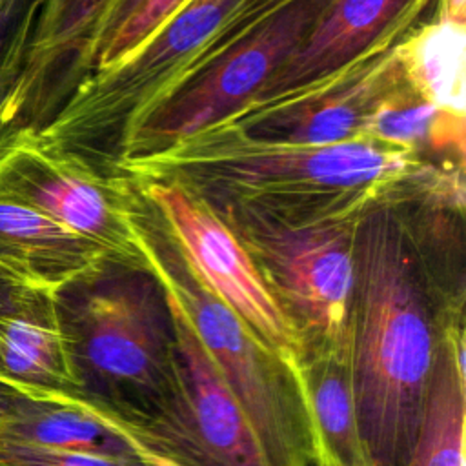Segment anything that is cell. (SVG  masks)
Returning a JSON list of instances; mask_svg holds the SVG:
<instances>
[{"label":"cell","instance_id":"6da1fadb","mask_svg":"<svg viewBox=\"0 0 466 466\" xmlns=\"http://www.w3.org/2000/svg\"><path fill=\"white\" fill-rule=\"evenodd\" d=\"M111 167L131 182H177L209 206H242L295 226L353 224L377 206L422 198L464 204L462 167L364 137L329 146L268 142L228 120Z\"/></svg>","mask_w":466,"mask_h":466},{"label":"cell","instance_id":"7a4b0ae2","mask_svg":"<svg viewBox=\"0 0 466 466\" xmlns=\"http://www.w3.org/2000/svg\"><path fill=\"white\" fill-rule=\"evenodd\" d=\"M399 206H377L353 228L350 370L370 466H406L448 320Z\"/></svg>","mask_w":466,"mask_h":466},{"label":"cell","instance_id":"3957f363","mask_svg":"<svg viewBox=\"0 0 466 466\" xmlns=\"http://www.w3.org/2000/svg\"><path fill=\"white\" fill-rule=\"evenodd\" d=\"M53 299L76 400L138 444L197 466L173 315L144 260H107Z\"/></svg>","mask_w":466,"mask_h":466},{"label":"cell","instance_id":"277c9868","mask_svg":"<svg viewBox=\"0 0 466 466\" xmlns=\"http://www.w3.org/2000/svg\"><path fill=\"white\" fill-rule=\"evenodd\" d=\"M133 242L166 297L195 329L255 430L269 466L315 464V433L300 370L258 339L195 275L155 211L144 209L142 197L133 215Z\"/></svg>","mask_w":466,"mask_h":466},{"label":"cell","instance_id":"5b68a950","mask_svg":"<svg viewBox=\"0 0 466 466\" xmlns=\"http://www.w3.org/2000/svg\"><path fill=\"white\" fill-rule=\"evenodd\" d=\"M242 0H187L118 62L91 69L51 120L42 144L102 169L116 144L167 95Z\"/></svg>","mask_w":466,"mask_h":466},{"label":"cell","instance_id":"8992f818","mask_svg":"<svg viewBox=\"0 0 466 466\" xmlns=\"http://www.w3.org/2000/svg\"><path fill=\"white\" fill-rule=\"evenodd\" d=\"M209 208L260 271L297 337L300 360L350 359L355 222L295 226L242 206Z\"/></svg>","mask_w":466,"mask_h":466},{"label":"cell","instance_id":"52a82bcc","mask_svg":"<svg viewBox=\"0 0 466 466\" xmlns=\"http://www.w3.org/2000/svg\"><path fill=\"white\" fill-rule=\"evenodd\" d=\"M329 4L331 0H282L157 104L116 144L107 167L160 151L251 102L300 47Z\"/></svg>","mask_w":466,"mask_h":466},{"label":"cell","instance_id":"ba28073f","mask_svg":"<svg viewBox=\"0 0 466 466\" xmlns=\"http://www.w3.org/2000/svg\"><path fill=\"white\" fill-rule=\"evenodd\" d=\"M0 198L53 218L115 260L142 262L133 242L137 186L126 175L42 144L33 127L0 137Z\"/></svg>","mask_w":466,"mask_h":466},{"label":"cell","instance_id":"9c48e42d","mask_svg":"<svg viewBox=\"0 0 466 466\" xmlns=\"http://www.w3.org/2000/svg\"><path fill=\"white\" fill-rule=\"evenodd\" d=\"M195 275L286 362L300 370L297 337L255 262L198 197L177 182H133Z\"/></svg>","mask_w":466,"mask_h":466},{"label":"cell","instance_id":"30bf717a","mask_svg":"<svg viewBox=\"0 0 466 466\" xmlns=\"http://www.w3.org/2000/svg\"><path fill=\"white\" fill-rule=\"evenodd\" d=\"M400 40H388L319 82L244 106L224 120L253 138L280 144L329 146L360 138L373 109L406 84Z\"/></svg>","mask_w":466,"mask_h":466},{"label":"cell","instance_id":"8fae6325","mask_svg":"<svg viewBox=\"0 0 466 466\" xmlns=\"http://www.w3.org/2000/svg\"><path fill=\"white\" fill-rule=\"evenodd\" d=\"M111 0H42L20 78L0 106V137L40 129L93 67L100 22Z\"/></svg>","mask_w":466,"mask_h":466},{"label":"cell","instance_id":"7c38bea8","mask_svg":"<svg viewBox=\"0 0 466 466\" xmlns=\"http://www.w3.org/2000/svg\"><path fill=\"white\" fill-rule=\"evenodd\" d=\"M430 0H331L300 47L246 106L266 104L350 66L373 47L404 36ZM244 107V106H242Z\"/></svg>","mask_w":466,"mask_h":466},{"label":"cell","instance_id":"4fadbf2b","mask_svg":"<svg viewBox=\"0 0 466 466\" xmlns=\"http://www.w3.org/2000/svg\"><path fill=\"white\" fill-rule=\"evenodd\" d=\"M167 304L177 333V364L197 466H269L255 430L220 379L195 329L175 302L167 299Z\"/></svg>","mask_w":466,"mask_h":466},{"label":"cell","instance_id":"5bb4252c","mask_svg":"<svg viewBox=\"0 0 466 466\" xmlns=\"http://www.w3.org/2000/svg\"><path fill=\"white\" fill-rule=\"evenodd\" d=\"M107 260L104 248L53 218L0 198V271L25 288L55 293Z\"/></svg>","mask_w":466,"mask_h":466},{"label":"cell","instance_id":"9a60e30c","mask_svg":"<svg viewBox=\"0 0 466 466\" xmlns=\"http://www.w3.org/2000/svg\"><path fill=\"white\" fill-rule=\"evenodd\" d=\"M0 380L29 397L76 400L53 293L35 289L0 313Z\"/></svg>","mask_w":466,"mask_h":466},{"label":"cell","instance_id":"2e32d148","mask_svg":"<svg viewBox=\"0 0 466 466\" xmlns=\"http://www.w3.org/2000/svg\"><path fill=\"white\" fill-rule=\"evenodd\" d=\"M464 320H448L415 448L406 466H464Z\"/></svg>","mask_w":466,"mask_h":466},{"label":"cell","instance_id":"e0dca14e","mask_svg":"<svg viewBox=\"0 0 466 466\" xmlns=\"http://www.w3.org/2000/svg\"><path fill=\"white\" fill-rule=\"evenodd\" d=\"M0 435L64 451L138 459L131 441L93 408L73 399L29 397L0 426Z\"/></svg>","mask_w":466,"mask_h":466},{"label":"cell","instance_id":"ac0fdd59","mask_svg":"<svg viewBox=\"0 0 466 466\" xmlns=\"http://www.w3.org/2000/svg\"><path fill=\"white\" fill-rule=\"evenodd\" d=\"M300 377L315 433V464L370 466L359 430L350 359H304Z\"/></svg>","mask_w":466,"mask_h":466},{"label":"cell","instance_id":"d6986e66","mask_svg":"<svg viewBox=\"0 0 466 466\" xmlns=\"http://www.w3.org/2000/svg\"><path fill=\"white\" fill-rule=\"evenodd\" d=\"M408 86L437 109L466 116V22L442 15L400 40Z\"/></svg>","mask_w":466,"mask_h":466},{"label":"cell","instance_id":"ffe728a7","mask_svg":"<svg viewBox=\"0 0 466 466\" xmlns=\"http://www.w3.org/2000/svg\"><path fill=\"white\" fill-rule=\"evenodd\" d=\"M464 122L419 96L408 82L386 96L364 122L360 137L413 151L446 155L464 166Z\"/></svg>","mask_w":466,"mask_h":466},{"label":"cell","instance_id":"44dd1931","mask_svg":"<svg viewBox=\"0 0 466 466\" xmlns=\"http://www.w3.org/2000/svg\"><path fill=\"white\" fill-rule=\"evenodd\" d=\"M42 0H0V106L15 87Z\"/></svg>","mask_w":466,"mask_h":466},{"label":"cell","instance_id":"7402d4cb","mask_svg":"<svg viewBox=\"0 0 466 466\" xmlns=\"http://www.w3.org/2000/svg\"><path fill=\"white\" fill-rule=\"evenodd\" d=\"M187 0H142L138 7L98 46L91 69L107 67L140 46Z\"/></svg>","mask_w":466,"mask_h":466},{"label":"cell","instance_id":"603a6c76","mask_svg":"<svg viewBox=\"0 0 466 466\" xmlns=\"http://www.w3.org/2000/svg\"><path fill=\"white\" fill-rule=\"evenodd\" d=\"M0 466H146L140 459H115L42 448L0 435Z\"/></svg>","mask_w":466,"mask_h":466},{"label":"cell","instance_id":"cb8c5ba5","mask_svg":"<svg viewBox=\"0 0 466 466\" xmlns=\"http://www.w3.org/2000/svg\"><path fill=\"white\" fill-rule=\"evenodd\" d=\"M282 0H242V4L224 22L222 31L228 35L246 33L269 11H273Z\"/></svg>","mask_w":466,"mask_h":466},{"label":"cell","instance_id":"d4e9b609","mask_svg":"<svg viewBox=\"0 0 466 466\" xmlns=\"http://www.w3.org/2000/svg\"><path fill=\"white\" fill-rule=\"evenodd\" d=\"M142 0H111L107 5V11L100 22L96 40H95V49H93V62H95V53L98 46L138 7Z\"/></svg>","mask_w":466,"mask_h":466},{"label":"cell","instance_id":"484cf974","mask_svg":"<svg viewBox=\"0 0 466 466\" xmlns=\"http://www.w3.org/2000/svg\"><path fill=\"white\" fill-rule=\"evenodd\" d=\"M31 291H35V289L22 286L20 282L9 279L7 275H4L0 271V313L15 309Z\"/></svg>","mask_w":466,"mask_h":466},{"label":"cell","instance_id":"4316f807","mask_svg":"<svg viewBox=\"0 0 466 466\" xmlns=\"http://www.w3.org/2000/svg\"><path fill=\"white\" fill-rule=\"evenodd\" d=\"M22 399H24V393H20L13 386L0 380V426L15 413Z\"/></svg>","mask_w":466,"mask_h":466},{"label":"cell","instance_id":"83f0119b","mask_svg":"<svg viewBox=\"0 0 466 466\" xmlns=\"http://www.w3.org/2000/svg\"><path fill=\"white\" fill-rule=\"evenodd\" d=\"M126 437H127V435H126ZM127 439L131 441V444H133V448H135L138 459H140L146 466H189V464L173 461V459H169V457H166V455H160V453H157V451H153V450H149V448L138 444V442L133 441L131 437H127Z\"/></svg>","mask_w":466,"mask_h":466},{"label":"cell","instance_id":"f1b7e54d","mask_svg":"<svg viewBox=\"0 0 466 466\" xmlns=\"http://www.w3.org/2000/svg\"><path fill=\"white\" fill-rule=\"evenodd\" d=\"M439 15L466 22V0H441Z\"/></svg>","mask_w":466,"mask_h":466},{"label":"cell","instance_id":"f546056e","mask_svg":"<svg viewBox=\"0 0 466 466\" xmlns=\"http://www.w3.org/2000/svg\"><path fill=\"white\" fill-rule=\"evenodd\" d=\"M311 466H315V464H311Z\"/></svg>","mask_w":466,"mask_h":466}]
</instances>
